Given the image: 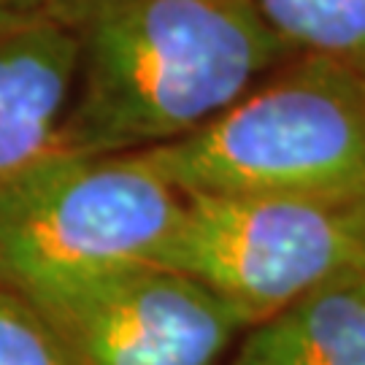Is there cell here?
I'll use <instances>...</instances> for the list:
<instances>
[{"instance_id":"6da1fadb","label":"cell","mask_w":365,"mask_h":365,"mask_svg":"<svg viewBox=\"0 0 365 365\" xmlns=\"http://www.w3.org/2000/svg\"><path fill=\"white\" fill-rule=\"evenodd\" d=\"M76 73L57 152L128 155L184 138L295 49L255 0H57Z\"/></svg>"},{"instance_id":"7a4b0ae2","label":"cell","mask_w":365,"mask_h":365,"mask_svg":"<svg viewBox=\"0 0 365 365\" xmlns=\"http://www.w3.org/2000/svg\"><path fill=\"white\" fill-rule=\"evenodd\" d=\"M182 195L365 190V76L295 52L195 133L144 149Z\"/></svg>"},{"instance_id":"3957f363","label":"cell","mask_w":365,"mask_h":365,"mask_svg":"<svg viewBox=\"0 0 365 365\" xmlns=\"http://www.w3.org/2000/svg\"><path fill=\"white\" fill-rule=\"evenodd\" d=\"M184 195L141 152H52L0 182V282L36 295L130 262H155Z\"/></svg>"},{"instance_id":"277c9868","label":"cell","mask_w":365,"mask_h":365,"mask_svg":"<svg viewBox=\"0 0 365 365\" xmlns=\"http://www.w3.org/2000/svg\"><path fill=\"white\" fill-rule=\"evenodd\" d=\"M160 265L206 282L260 322L365 271V190L339 195H184Z\"/></svg>"},{"instance_id":"5b68a950","label":"cell","mask_w":365,"mask_h":365,"mask_svg":"<svg viewBox=\"0 0 365 365\" xmlns=\"http://www.w3.org/2000/svg\"><path fill=\"white\" fill-rule=\"evenodd\" d=\"M27 298L84 365H225L252 325L206 282L160 262L108 268Z\"/></svg>"},{"instance_id":"8992f818","label":"cell","mask_w":365,"mask_h":365,"mask_svg":"<svg viewBox=\"0 0 365 365\" xmlns=\"http://www.w3.org/2000/svg\"><path fill=\"white\" fill-rule=\"evenodd\" d=\"M76 38L57 6L0 9V182L57 152Z\"/></svg>"},{"instance_id":"52a82bcc","label":"cell","mask_w":365,"mask_h":365,"mask_svg":"<svg viewBox=\"0 0 365 365\" xmlns=\"http://www.w3.org/2000/svg\"><path fill=\"white\" fill-rule=\"evenodd\" d=\"M225 365H365V271L249 325Z\"/></svg>"},{"instance_id":"ba28073f","label":"cell","mask_w":365,"mask_h":365,"mask_svg":"<svg viewBox=\"0 0 365 365\" xmlns=\"http://www.w3.org/2000/svg\"><path fill=\"white\" fill-rule=\"evenodd\" d=\"M295 52H312L365 76V0H255Z\"/></svg>"},{"instance_id":"9c48e42d","label":"cell","mask_w":365,"mask_h":365,"mask_svg":"<svg viewBox=\"0 0 365 365\" xmlns=\"http://www.w3.org/2000/svg\"><path fill=\"white\" fill-rule=\"evenodd\" d=\"M0 365H84L36 300L0 282Z\"/></svg>"},{"instance_id":"30bf717a","label":"cell","mask_w":365,"mask_h":365,"mask_svg":"<svg viewBox=\"0 0 365 365\" xmlns=\"http://www.w3.org/2000/svg\"><path fill=\"white\" fill-rule=\"evenodd\" d=\"M57 0H0V9H36V6H54Z\"/></svg>"}]
</instances>
